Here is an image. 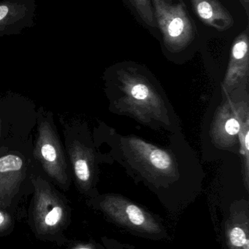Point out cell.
<instances>
[{"label":"cell","mask_w":249,"mask_h":249,"mask_svg":"<svg viewBox=\"0 0 249 249\" xmlns=\"http://www.w3.org/2000/svg\"><path fill=\"white\" fill-rule=\"evenodd\" d=\"M32 158L39 172L53 184L68 190L73 181L71 169L54 115L44 107L38 108Z\"/></svg>","instance_id":"cell-1"},{"label":"cell","mask_w":249,"mask_h":249,"mask_svg":"<svg viewBox=\"0 0 249 249\" xmlns=\"http://www.w3.org/2000/svg\"><path fill=\"white\" fill-rule=\"evenodd\" d=\"M38 108L20 93L0 94V156L13 150L32 154Z\"/></svg>","instance_id":"cell-2"},{"label":"cell","mask_w":249,"mask_h":249,"mask_svg":"<svg viewBox=\"0 0 249 249\" xmlns=\"http://www.w3.org/2000/svg\"><path fill=\"white\" fill-rule=\"evenodd\" d=\"M156 26L165 45L172 51L181 50L192 42L197 35V26L183 0L168 2L151 0Z\"/></svg>","instance_id":"cell-3"},{"label":"cell","mask_w":249,"mask_h":249,"mask_svg":"<svg viewBox=\"0 0 249 249\" xmlns=\"http://www.w3.org/2000/svg\"><path fill=\"white\" fill-rule=\"evenodd\" d=\"M64 146L71 169L72 177L81 191H89L94 179V158L86 143L85 130L74 119L60 117Z\"/></svg>","instance_id":"cell-4"},{"label":"cell","mask_w":249,"mask_h":249,"mask_svg":"<svg viewBox=\"0 0 249 249\" xmlns=\"http://www.w3.org/2000/svg\"><path fill=\"white\" fill-rule=\"evenodd\" d=\"M33 215L39 233L54 232L64 222L67 206L51 181L35 168L32 174Z\"/></svg>","instance_id":"cell-5"},{"label":"cell","mask_w":249,"mask_h":249,"mask_svg":"<svg viewBox=\"0 0 249 249\" xmlns=\"http://www.w3.org/2000/svg\"><path fill=\"white\" fill-rule=\"evenodd\" d=\"M35 168L32 154L13 150L0 156V209L11 206L26 187H33Z\"/></svg>","instance_id":"cell-6"},{"label":"cell","mask_w":249,"mask_h":249,"mask_svg":"<svg viewBox=\"0 0 249 249\" xmlns=\"http://www.w3.org/2000/svg\"><path fill=\"white\" fill-rule=\"evenodd\" d=\"M100 208L115 223L132 231L152 235L165 232L163 226L152 214L124 199L106 197L101 202Z\"/></svg>","instance_id":"cell-7"},{"label":"cell","mask_w":249,"mask_h":249,"mask_svg":"<svg viewBox=\"0 0 249 249\" xmlns=\"http://www.w3.org/2000/svg\"><path fill=\"white\" fill-rule=\"evenodd\" d=\"M36 0L0 1V37L20 35L36 23Z\"/></svg>","instance_id":"cell-8"},{"label":"cell","mask_w":249,"mask_h":249,"mask_svg":"<svg viewBox=\"0 0 249 249\" xmlns=\"http://www.w3.org/2000/svg\"><path fill=\"white\" fill-rule=\"evenodd\" d=\"M190 2L196 16L206 26L219 32L233 26V16L219 0H190Z\"/></svg>","instance_id":"cell-9"},{"label":"cell","mask_w":249,"mask_h":249,"mask_svg":"<svg viewBox=\"0 0 249 249\" xmlns=\"http://www.w3.org/2000/svg\"><path fill=\"white\" fill-rule=\"evenodd\" d=\"M228 249H249V219L247 213L235 212L225 227Z\"/></svg>","instance_id":"cell-10"},{"label":"cell","mask_w":249,"mask_h":249,"mask_svg":"<svg viewBox=\"0 0 249 249\" xmlns=\"http://www.w3.org/2000/svg\"><path fill=\"white\" fill-rule=\"evenodd\" d=\"M127 1L134 14L146 26L152 29L157 28L151 0H127Z\"/></svg>","instance_id":"cell-11"},{"label":"cell","mask_w":249,"mask_h":249,"mask_svg":"<svg viewBox=\"0 0 249 249\" xmlns=\"http://www.w3.org/2000/svg\"><path fill=\"white\" fill-rule=\"evenodd\" d=\"M149 157L152 165L158 169H168L172 163L169 155L161 149H153L151 151Z\"/></svg>","instance_id":"cell-12"},{"label":"cell","mask_w":249,"mask_h":249,"mask_svg":"<svg viewBox=\"0 0 249 249\" xmlns=\"http://www.w3.org/2000/svg\"><path fill=\"white\" fill-rule=\"evenodd\" d=\"M131 94L137 100H145L149 97V89L145 85H135L132 88Z\"/></svg>","instance_id":"cell-13"},{"label":"cell","mask_w":249,"mask_h":249,"mask_svg":"<svg viewBox=\"0 0 249 249\" xmlns=\"http://www.w3.org/2000/svg\"><path fill=\"white\" fill-rule=\"evenodd\" d=\"M225 130H226L227 133L231 136L238 134L240 130V124L236 120L231 118L227 121L226 124H225Z\"/></svg>","instance_id":"cell-14"},{"label":"cell","mask_w":249,"mask_h":249,"mask_svg":"<svg viewBox=\"0 0 249 249\" xmlns=\"http://www.w3.org/2000/svg\"><path fill=\"white\" fill-rule=\"evenodd\" d=\"M11 222L10 215L0 209V231L6 229Z\"/></svg>","instance_id":"cell-15"},{"label":"cell","mask_w":249,"mask_h":249,"mask_svg":"<svg viewBox=\"0 0 249 249\" xmlns=\"http://www.w3.org/2000/svg\"><path fill=\"white\" fill-rule=\"evenodd\" d=\"M73 249H96L94 246L91 244H80Z\"/></svg>","instance_id":"cell-16"},{"label":"cell","mask_w":249,"mask_h":249,"mask_svg":"<svg viewBox=\"0 0 249 249\" xmlns=\"http://www.w3.org/2000/svg\"><path fill=\"white\" fill-rule=\"evenodd\" d=\"M241 4L244 6V8L246 10V13H247V16H249V0H240Z\"/></svg>","instance_id":"cell-17"},{"label":"cell","mask_w":249,"mask_h":249,"mask_svg":"<svg viewBox=\"0 0 249 249\" xmlns=\"http://www.w3.org/2000/svg\"><path fill=\"white\" fill-rule=\"evenodd\" d=\"M249 134L248 132H247V135H246L245 136V145H246V149H247V151H249Z\"/></svg>","instance_id":"cell-18"},{"label":"cell","mask_w":249,"mask_h":249,"mask_svg":"<svg viewBox=\"0 0 249 249\" xmlns=\"http://www.w3.org/2000/svg\"><path fill=\"white\" fill-rule=\"evenodd\" d=\"M165 1H168V2H172V0H165Z\"/></svg>","instance_id":"cell-19"}]
</instances>
